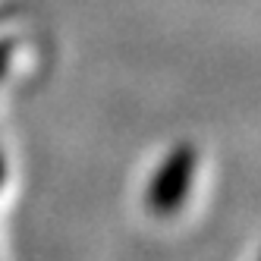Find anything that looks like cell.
<instances>
[{
  "mask_svg": "<svg viewBox=\"0 0 261 261\" xmlns=\"http://www.w3.org/2000/svg\"><path fill=\"white\" fill-rule=\"evenodd\" d=\"M195 151L192 148H176L164 158V164L154 170L151 186H148V204L154 214H173L189 195L192 173H195Z\"/></svg>",
  "mask_w": 261,
  "mask_h": 261,
  "instance_id": "6da1fadb",
  "label": "cell"
}]
</instances>
